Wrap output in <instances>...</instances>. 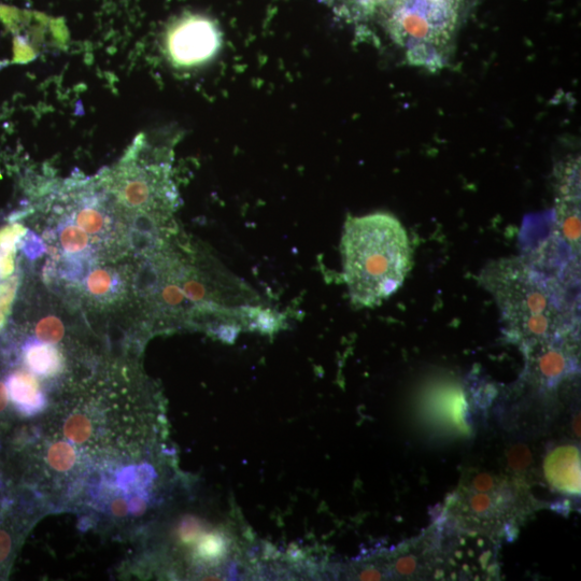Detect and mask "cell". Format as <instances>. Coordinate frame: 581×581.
<instances>
[{
    "instance_id": "obj_5",
    "label": "cell",
    "mask_w": 581,
    "mask_h": 581,
    "mask_svg": "<svg viewBox=\"0 0 581 581\" xmlns=\"http://www.w3.org/2000/svg\"><path fill=\"white\" fill-rule=\"evenodd\" d=\"M565 335L568 333L526 346L530 375L543 386L558 384L575 368L576 360Z\"/></svg>"
},
{
    "instance_id": "obj_6",
    "label": "cell",
    "mask_w": 581,
    "mask_h": 581,
    "mask_svg": "<svg viewBox=\"0 0 581 581\" xmlns=\"http://www.w3.org/2000/svg\"><path fill=\"white\" fill-rule=\"evenodd\" d=\"M544 476L552 491L565 497L580 495V450L572 443L551 448L544 460Z\"/></svg>"
},
{
    "instance_id": "obj_13",
    "label": "cell",
    "mask_w": 581,
    "mask_h": 581,
    "mask_svg": "<svg viewBox=\"0 0 581 581\" xmlns=\"http://www.w3.org/2000/svg\"><path fill=\"white\" fill-rule=\"evenodd\" d=\"M223 541L217 535H208L197 549V555L204 561H211L221 556Z\"/></svg>"
},
{
    "instance_id": "obj_3",
    "label": "cell",
    "mask_w": 581,
    "mask_h": 581,
    "mask_svg": "<svg viewBox=\"0 0 581 581\" xmlns=\"http://www.w3.org/2000/svg\"><path fill=\"white\" fill-rule=\"evenodd\" d=\"M489 276L488 283L502 308L508 333L524 347L569 333L559 301L531 269L507 262Z\"/></svg>"
},
{
    "instance_id": "obj_1",
    "label": "cell",
    "mask_w": 581,
    "mask_h": 581,
    "mask_svg": "<svg viewBox=\"0 0 581 581\" xmlns=\"http://www.w3.org/2000/svg\"><path fill=\"white\" fill-rule=\"evenodd\" d=\"M343 254L351 300L361 307L379 305L398 291L412 267L406 231L387 214L349 218Z\"/></svg>"
},
{
    "instance_id": "obj_20",
    "label": "cell",
    "mask_w": 581,
    "mask_h": 581,
    "mask_svg": "<svg viewBox=\"0 0 581 581\" xmlns=\"http://www.w3.org/2000/svg\"><path fill=\"white\" fill-rule=\"evenodd\" d=\"M425 2H428L429 4H432V5H438V6H455L456 5L455 0H425Z\"/></svg>"
},
{
    "instance_id": "obj_4",
    "label": "cell",
    "mask_w": 581,
    "mask_h": 581,
    "mask_svg": "<svg viewBox=\"0 0 581 581\" xmlns=\"http://www.w3.org/2000/svg\"><path fill=\"white\" fill-rule=\"evenodd\" d=\"M222 36L218 26L204 17L181 21L168 38V51L180 66L203 64L218 53Z\"/></svg>"
},
{
    "instance_id": "obj_2",
    "label": "cell",
    "mask_w": 581,
    "mask_h": 581,
    "mask_svg": "<svg viewBox=\"0 0 581 581\" xmlns=\"http://www.w3.org/2000/svg\"><path fill=\"white\" fill-rule=\"evenodd\" d=\"M532 510L526 486L488 472L466 474L446 505L458 529L492 540L517 533Z\"/></svg>"
},
{
    "instance_id": "obj_19",
    "label": "cell",
    "mask_w": 581,
    "mask_h": 581,
    "mask_svg": "<svg viewBox=\"0 0 581 581\" xmlns=\"http://www.w3.org/2000/svg\"><path fill=\"white\" fill-rule=\"evenodd\" d=\"M9 401L8 391L6 385L3 382H0V413L4 412L7 408Z\"/></svg>"
},
{
    "instance_id": "obj_10",
    "label": "cell",
    "mask_w": 581,
    "mask_h": 581,
    "mask_svg": "<svg viewBox=\"0 0 581 581\" xmlns=\"http://www.w3.org/2000/svg\"><path fill=\"white\" fill-rule=\"evenodd\" d=\"M59 244L64 257L91 254L90 235L85 233L75 222H64L59 226Z\"/></svg>"
},
{
    "instance_id": "obj_14",
    "label": "cell",
    "mask_w": 581,
    "mask_h": 581,
    "mask_svg": "<svg viewBox=\"0 0 581 581\" xmlns=\"http://www.w3.org/2000/svg\"><path fill=\"white\" fill-rule=\"evenodd\" d=\"M509 465L515 471H526L531 461L529 451L524 447H516L509 452Z\"/></svg>"
},
{
    "instance_id": "obj_11",
    "label": "cell",
    "mask_w": 581,
    "mask_h": 581,
    "mask_svg": "<svg viewBox=\"0 0 581 581\" xmlns=\"http://www.w3.org/2000/svg\"><path fill=\"white\" fill-rule=\"evenodd\" d=\"M47 462L52 471L65 474L75 469L79 463V456L72 445L56 442L48 448Z\"/></svg>"
},
{
    "instance_id": "obj_9",
    "label": "cell",
    "mask_w": 581,
    "mask_h": 581,
    "mask_svg": "<svg viewBox=\"0 0 581 581\" xmlns=\"http://www.w3.org/2000/svg\"><path fill=\"white\" fill-rule=\"evenodd\" d=\"M120 287L119 276L109 268L95 269L85 281V290L98 300L112 299L117 295Z\"/></svg>"
},
{
    "instance_id": "obj_18",
    "label": "cell",
    "mask_w": 581,
    "mask_h": 581,
    "mask_svg": "<svg viewBox=\"0 0 581 581\" xmlns=\"http://www.w3.org/2000/svg\"><path fill=\"white\" fill-rule=\"evenodd\" d=\"M11 540L7 533L0 531V562L4 561L10 552Z\"/></svg>"
},
{
    "instance_id": "obj_8",
    "label": "cell",
    "mask_w": 581,
    "mask_h": 581,
    "mask_svg": "<svg viewBox=\"0 0 581 581\" xmlns=\"http://www.w3.org/2000/svg\"><path fill=\"white\" fill-rule=\"evenodd\" d=\"M23 360L28 370L42 378L56 377L64 371L63 354L54 344L27 342L23 347Z\"/></svg>"
},
{
    "instance_id": "obj_17",
    "label": "cell",
    "mask_w": 581,
    "mask_h": 581,
    "mask_svg": "<svg viewBox=\"0 0 581 581\" xmlns=\"http://www.w3.org/2000/svg\"><path fill=\"white\" fill-rule=\"evenodd\" d=\"M198 533L197 522L187 521L182 524L180 529V538L184 544L193 542Z\"/></svg>"
},
{
    "instance_id": "obj_12",
    "label": "cell",
    "mask_w": 581,
    "mask_h": 581,
    "mask_svg": "<svg viewBox=\"0 0 581 581\" xmlns=\"http://www.w3.org/2000/svg\"><path fill=\"white\" fill-rule=\"evenodd\" d=\"M36 335L40 342L48 344L60 343L65 335L63 322L54 316L41 319L36 325Z\"/></svg>"
},
{
    "instance_id": "obj_15",
    "label": "cell",
    "mask_w": 581,
    "mask_h": 581,
    "mask_svg": "<svg viewBox=\"0 0 581 581\" xmlns=\"http://www.w3.org/2000/svg\"><path fill=\"white\" fill-rule=\"evenodd\" d=\"M162 299L169 306H178L183 302V292L178 287L170 285L163 290Z\"/></svg>"
},
{
    "instance_id": "obj_7",
    "label": "cell",
    "mask_w": 581,
    "mask_h": 581,
    "mask_svg": "<svg viewBox=\"0 0 581 581\" xmlns=\"http://www.w3.org/2000/svg\"><path fill=\"white\" fill-rule=\"evenodd\" d=\"M6 388L11 403L21 415L34 417L45 412L47 396L33 374L25 371L13 372L6 380Z\"/></svg>"
},
{
    "instance_id": "obj_16",
    "label": "cell",
    "mask_w": 581,
    "mask_h": 581,
    "mask_svg": "<svg viewBox=\"0 0 581 581\" xmlns=\"http://www.w3.org/2000/svg\"><path fill=\"white\" fill-rule=\"evenodd\" d=\"M184 292H186L189 299L195 302L202 301L206 293L205 288L196 280L188 281L186 286H184Z\"/></svg>"
}]
</instances>
